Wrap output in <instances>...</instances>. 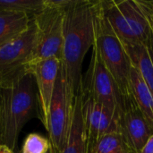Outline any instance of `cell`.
Masks as SVG:
<instances>
[{"label":"cell","instance_id":"8","mask_svg":"<svg viewBox=\"0 0 153 153\" xmlns=\"http://www.w3.org/2000/svg\"><path fill=\"white\" fill-rule=\"evenodd\" d=\"M37 39L33 19L29 27L0 48V81L23 69L31 60Z\"/></svg>","mask_w":153,"mask_h":153},{"label":"cell","instance_id":"18","mask_svg":"<svg viewBox=\"0 0 153 153\" xmlns=\"http://www.w3.org/2000/svg\"><path fill=\"white\" fill-rule=\"evenodd\" d=\"M51 147L49 139L37 133H31L25 138L22 153H48Z\"/></svg>","mask_w":153,"mask_h":153},{"label":"cell","instance_id":"11","mask_svg":"<svg viewBox=\"0 0 153 153\" xmlns=\"http://www.w3.org/2000/svg\"><path fill=\"white\" fill-rule=\"evenodd\" d=\"M83 96V120L88 139V148L102 136L120 132L119 119L107 108L90 97Z\"/></svg>","mask_w":153,"mask_h":153},{"label":"cell","instance_id":"1","mask_svg":"<svg viewBox=\"0 0 153 153\" xmlns=\"http://www.w3.org/2000/svg\"><path fill=\"white\" fill-rule=\"evenodd\" d=\"M96 2L74 0L64 14L61 67L74 98L82 91L83 59L95 41Z\"/></svg>","mask_w":153,"mask_h":153},{"label":"cell","instance_id":"10","mask_svg":"<svg viewBox=\"0 0 153 153\" xmlns=\"http://www.w3.org/2000/svg\"><path fill=\"white\" fill-rule=\"evenodd\" d=\"M60 66L61 61L55 57L34 61L27 65V68L35 79L39 100V119L45 128L48 126L49 107Z\"/></svg>","mask_w":153,"mask_h":153},{"label":"cell","instance_id":"20","mask_svg":"<svg viewBox=\"0 0 153 153\" xmlns=\"http://www.w3.org/2000/svg\"><path fill=\"white\" fill-rule=\"evenodd\" d=\"M141 153H153V135L149 139Z\"/></svg>","mask_w":153,"mask_h":153},{"label":"cell","instance_id":"6","mask_svg":"<svg viewBox=\"0 0 153 153\" xmlns=\"http://www.w3.org/2000/svg\"><path fill=\"white\" fill-rule=\"evenodd\" d=\"M74 96L66 82L63 68L60 66L51 100L47 132L49 142L57 153L64 150L71 128Z\"/></svg>","mask_w":153,"mask_h":153},{"label":"cell","instance_id":"2","mask_svg":"<svg viewBox=\"0 0 153 153\" xmlns=\"http://www.w3.org/2000/svg\"><path fill=\"white\" fill-rule=\"evenodd\" d=\"M39 100L35 79L27 65L0 81V145L14 150L25 124L36 115Z\"/></svg>","mask_w":153,"mask_h":153},{"label":"cell","instance_id":"16","mask_svg":"<svg viewBox=\"0 0 153 153\" xmlns=\"http://www.w3.org/2000/svg\"><path fill=\"white\" fill-rule=\"evenodd\" d=\"M88 153H133L120 132L108 134L88 148Z\"/></svg>","mask_w":153,"mask_h":153},{"label":"cell","instance_id":"7","mask_svg":"<svg viewBox=\"0 0 153 153\" xmlns=\"http://www.w3.org/2000/svg\"><path fill=\"white\" fill-rule=\"evenodd\" d=\"M45 4L46 6L32 17L37 30V39L30 63L52 57L60 61L62 59L65 11L48 5L46 0Z\"/></svg>","mask_w":153,"mask_h":153},{"label":"cell","instance_id":"19","mask_svg":"<svg viewBox=\"0 0 153 153\" xmlns=\"http://www.w3.org/2000/svg\"><path fill=\"white\" fill-rule=\"evenodd\" d=\"M143 4H144V7L146 9V12H147V14H148V17H149V20H150V22H151V26H152V30L153 32V11L152 10V8L150 7V5L148 4L147 1H144V0H142Z\"/></svg>","mask_w":153,"mask_h":153},{"label":"cell","instance_id":"4","mask_svg":"<svg viewBox=\"0 0 153 153\" xmlns=\"http://www.w3.org/2000/svg\"><path fill=\"white\" fill-rule=\"evenodd\" d=\"M104 14L124 44H144L152 31L142 0L101 1Z\"/></svg>","mask_w":153,"mask_h":153},{"label":"cell","instance_id":"12","mask_svg":"<svg viewBox=\"0 0 153 153\" xmlns=\"http://www.w3.org/2000/svg\"><path fill=\"white\" fill-rule=\"evenodd\" d=\"M82 91L74 98L71 128L67 143L60 153H88V139L83 120ZM55 151V150H54ZM55 153H57L55 152Z\"/></svg>","mask_w":153,"mask_h":153},{"label":"cell","instance_id":"3","mask_svg":"<svg viewBox=\"0 0 153 153\" xmlns=\"http://www.w3.org/2000/svg\"><path fill=\"white\" fill-rule=\"evenodd\" d=\"M94 45L122 95L125 98L133 96L131 86L133 65L124 44L117 36L104 14L101 1H97L95 6Z\"/></svg>","mask_w":153,"mask_h":153},{"label":"cell","instance_id":"13","mask_svg":"<svg viewBox=\"0 0 153 153\" xmlns=\"http://www.w3.org/2000/svg\"><path fill=\"white\" fill-rule=\"evenodd\" d=\"M124 47L132 65L139 72L153 95V63L147 47L144 44H124Z\"/></svg>","mask_w":153,"mask_h":153},{"label":"cell","instance_id":"21","mask_svg":"<svg viewBox=\"0 0 153 153\" xmlns=\"http://www.w3.org/2000/svg\"><path fill=\"white\" fill-rule=\"evenodd\" d=\"M0 153H14L13 150L10 149L6 145H0Z\"/></svg>","mask_w":153,"mask_h":153},{"label":"cell","instance_id":"9","mask_svg":"<svg viewBox=\"0 0 153 153\" xmlns=\"http://www.w3.org/2000/svg\"><path fill=\"white\" fill-rule=\"evenodd\" d=\"M120 133L133 153H141L153 135V124L140 110L133 96L125 98Z\"/></svg>","mask_w":153,"mask_h":153},{"label":"cell","instance_id":"15","mask_svg":"<svg viewBox=\"0 0 153 153\" xmlns=\"http://www.w3.org/2000/svg\"><path fill=\"white\" fill-rule=\"evenodd\" d=\"M133 97L140 110L153 124V95L139 72L133 66L131 71Z\"/></svg>","mask_w":153,"mask_h":153},{"label":"cell","instance_id":"5","mask_svg":"<svg viewBox=\"0 0 153 153\" xmlns=\"http://www.w3.org/2000/svg\"><path fill=\"white\" fill-rule=\"evenodd\" d=\"M82 94L103 105L120 120L124 110L125 97L105 66L94 44L90 66L82 81Z\"/></svg>","mask_w":153,"mask_h":153},{"label":"cell","instance_id":"23","mask_svg":"<svg viewBox=\"0 0 153 153\" xmlns=\"http://www.w3.org/2000/svg\"><path fill=\"white\" fill-rule=\"evenodd\" d=\"M48 153H55V151H54V149H53L52 145H51V147H50V149H49V151L48 152Z\"/></svg>","mask_w":153,"mask_h":153},{"label":"cell","instance_id":"14","mask_svg":"<svg viewBox=\"0 0 153 153\" xmlns=\"http://www.w3.org/2000/svg\"><path fill=\"white\" fill-rule=\"evenodd\" d=\"M32 18L25 13L0 12V48L25 30Z\"/></svg>","mask_w":153,"mask_h":153},{"label":"cell","instance_id":"22","mask_svg":"<svg viewBox=\"0 0 153 153\" xmlns=\"http://www.w3.org/2000/svg\"><path fill=\"white\" fill-rule=\"evenodd\" d=\"M147 3H148V4L150 5V7L152 8V10L153 11V0H152V1H147Z\"/></svg>","mask_w":153,"mask_h":153},{"label":"cell","instance_id":"17","mask_svg":"<svg viewBox=\"0 0 153 153\" xmlns=\"http://www.w3.org/2000/svg\"><path fill=\"white\" fill-rule=\"evenodd\" d=\"M45 6V0H0V12L21 13L31 18Z\"/></svg>","mask_w":153,"mask_h":153}]
</instances>
